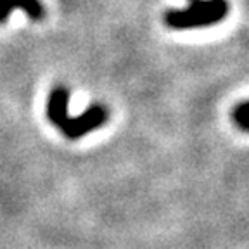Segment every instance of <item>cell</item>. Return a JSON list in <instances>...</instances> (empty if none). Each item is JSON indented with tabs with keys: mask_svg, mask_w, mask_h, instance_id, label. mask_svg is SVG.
<instances>
[{
	"mask_svg": "<svg viewBox=\"0 0 249 249\" xmlns=\"http://www.w3.org/2000/svg\"><path fill=\"white\" fill-rule=\"evenodd\" d=\"M68 104H70V90L64 85L54 87L49 93V101H47V118L55 128H59L70 116Z\"/></svg>",
	"mask_w": 249,
	"mask_h": 249,
	"instance_id": "3",
	"label": "cell"
},
{
	"mask_svg": "<svg viewBox=\"0 0 249 249\" xmlns=\"http://www.w3.org/2000/svg\"><path fill=\"white\" fill-rule=\"evenodd\" d=\"M232 120L242 132H249V101H244L232 109Z\"/></svg>",
	"mask_w": 249,
	"mask_h": 249,
	"instance_id": "5",
	"label": "cell"
},
{
	"mask_svg": "<svg viewBox=\"0 0 249 249\" xmlns=\"http://www.w3.org/2000/svg\"><path fill=\"white\" fill-rule=\"evenodd\" d=\"M227 14V0H189V7L164 12V24L171 30L204 28L223 21Z\"/></svg>",
	"mask_w": 249,
	"mask_h": 249,
	"instance_id": "1",
	"label": "cell"
},
{
	"mask_svg": "<svg viewBox=\"0 0 249 249\" xmlns=\"http://www.w3.org/2000/svg\"><path fill=\"white\" fill-rule=\"evenodd\" d=\"M14 9H23L31 21H42L45 7L40 0H0V23L7 21Z\"/></svg>",
	"mask_w": 249,
	"mask_h": 249,
	"instance_id": "4",
	"label": "cell"
},
{
	"mask_svg": "<svg viewBox=\"0 0 249 249\" xmlns=\"http://www.w3.org/2000/svg\"><path fill=\"white\" fill-rule=\"evenodd\" d=\"M109 114H107V109L101 104H92L87 111H83L80 116H68L66 121L59 126L64 137L70 140H78L82 139V137L89 135L90 132L93 130L101 128L102 124L107 121Z\"/></svg>",
	"mask_w": 249,
	"mask_h": 249,
	"instance_id": "2",
	"label": "cell"
}]
</instances>
